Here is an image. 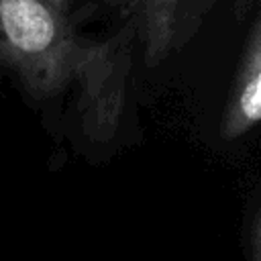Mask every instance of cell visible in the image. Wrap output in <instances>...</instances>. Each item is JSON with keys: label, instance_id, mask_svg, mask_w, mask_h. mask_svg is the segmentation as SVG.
I'll list each match as a JSON object with an SVG mask.
<instances>
[{"label": "cell", "instance_id": "7a4b0ae2", "mask_svg": "<svg viewBox=\"0 0 261 261\" xmlns=\"http://www.w3.org/2000/svg\"><path fill=\"white\" fill-rule=\"evenodd\" d=\"M261 124V16L253 29L245 59L226 102L222 137L237 139Z\"/></svg>", "mask_w": 261, "mask_h": 261}, {"label": "cell", "instance_id": "3957f363", "mask_svg": "<svg viewBox=\"0 0 261 261\" xmlns=\"http://www.w3.org/2000/svg\"><path fill=\"white\" fill-rule=\"evenodd\" d=\"M186 2L188 0H141L147 55L151 61H157L169 49L179 22V10L186 6Z\"/></svg>", "mask_w": 261, "mask_h": 261}, {"label": "cell", "instance_id": "6da1fadb", "mask_svg": "<svg viewBox=\"0 0 261 261\" xmlns=\"http://www.w3.org/2000/svg\"><path fill=\"white\" fill-rule=\"evenodd\" d=\"M0 59L39 96L84 80L98 128L114 124L122 73L106 47L80 43L69 0H0Z\"/></svg>", "mask_w": 261, "mask_h": 261}, {"label": "cell", "instance_id": "277c9868", "mask_svg": "<svg viewBox=\"0 0 261 261\" xmlns=\"http://www.w3.org/2000/svg\"><path fill=\"white\" fill-rule=\"evenodd\" d=\"M253 261H261V212L253 228Z\"/></svg>", "mask_w": 261, "mask_h": 261}]
</instances>
